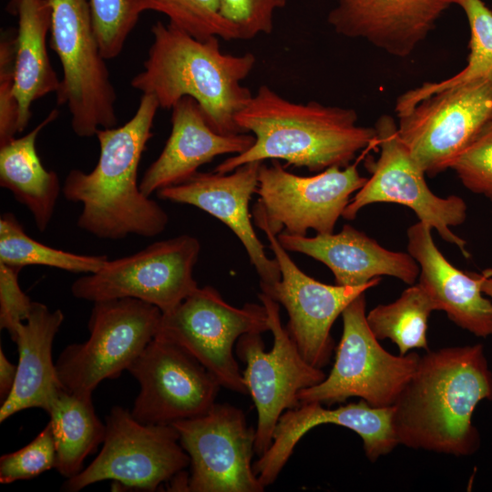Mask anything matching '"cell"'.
Returning <instances> with one entry per match:
<instances>
[{
  "mask_svg": "<svg viewBox=\"0 0 492 492\" xmlns=\"http://www.w3.org/2000/svg\"><path fill=\"white\" fill-rule=\"evenodd\" d=\"M17 364H12L0 348V399L3 403L10 395L15 382Z\"/></svg>",
  "mask_w": 492,
  "mask_h": 492,
  "instance_id": "obj_38",
  "label": "cell"
},
{
  "mask_svg": "<svg viewBox=\"0 0 492 492\" xmlns=\"http://www.w3.org/2000/svg\"><path fill=\"white\" fill-rule=\"evenodd\" d=\"M56 463V446L48 423L29 444L0 457V483L31 479L55 468Z\"/></svg>",
  "mask_w": 492,
  "mask_h": 492,
  "instance_id": "obj_33",
  "label": "cell"
},
{
  "mask_svg": "<svg viewBox=\"0 0 492 492\" xmlns=\"http://www.w3.org/2000/svg\"><path fill=\"white\" fill-rule=\"evenodd\" d=\"M453 5L456 0H336L327 21L343 36L406 57Z\"/></svg>",
  "mask_w": 492,
  "mask_h": 492,
  "instance_id": "obj_20",
  "label": "cell"
},
{
  "mask_svg": "<svg viewBox=\"0 0 492 492\" xmlns=\"http://www.w3.org/2000/svg\"><path fill=\"white\" fill-rule=\"evenodd\" d=\"M151 33L143 69L133 77L131 87L154 96L165 109L190 97L218 133H245L236 116L253 96L241 82L252 71L255 56L223 53L218 36L200 40L169 23L158 21Z\"/></svg>",
  "mask_w": 492,
  "mask_h": 492,
  "instance_id": "obj_4",
  "label": "cell"
},
{
  "mask_svg": "<svg viewBox=\"0 0 492 492\" xmlns=\"http://www.w3.org/2000/svg\"><path fill=\"white\" fill-rule=\"evenodd\" d=\"M18 0H10L9 4H8V11L10 13L13 12L14 8H15V4L17 3Z\"/></svg>",
  "mask_w": 492,
  "mask_h": 492,
  "instance_id": "obj_40",
  "label": "cell"
},
{
  "mask_svg": "<svg viewBox=\"0 0 492 492\" xmlns=\"http://www.w3.org/2000/svg\"><path fill=\"white\" fill-rule=\"evenodd\" d=\"M171 110L170 134L139 182L141 192L148 197L186 181L218 156L246 151L255 141L253 135H222L215 131L197 101L190 97H182Z\"/></svg>",
  "mask_w": 492,
  "mask_h": 492,
  "instance_id": "obj_21",
  "label": "cell"
},
{
  "mask_svg": "<svg viewBox=\"0 0 492 492\" xmlns=\"http://www.w3.org/2000/svg\"><path fill=\"white\" fill-rule=\"evenodd\" d=\"M15 36L5 33L0 42V145L18 133V106L14 94Z\"/></svg>",
  "mask_w": 492,
  "mask_h": 492,
  "instance_id": "obj_36",
  "label": "cell"
},
{
  "mask_svg": "<svg viewBox=\"0 0 492 492\" xmlns=\"http://www.w3.org/2000/svg\"><path fill=\"white\" fill-rule=\"evenodd\" d=\"M106 255H86L45 245L26 234L13 213L0 218V262L10 266L44 265L71 272L93 273L108 261Z\"/></svg>",
  "mask_w": 492,
  "mask_h": 492,
  "instance_id": "obj_30",
  "label": "cell"
},
{
  "mask_svg": "<svg viewBox=\"0 0 492 492\" xmlns=\"http://www.w3.org/2000/svg\"><path fill=\"white\" fill-rule=\"evenodd\" d=\"M56 109L23 137L0 145V185L32 214L37 229L47 228L62 190L57 174L42 164L36 149L40 131L56 120Z\"/></svg>",
  "mask_w": 492,
  "mask_h": 492,
  "instance_id": "obj_26",
  "label": "cell"
},
{
  "mask_svg": "<svg viewBox=\"0 0 492 492\" xmlns=\"http://www.w3.org/2000/svg\"><path fill=\"white\" fill-rule=\"evenodd\" d=\"M374 128L378 159H366L365 167L371 176L352 197L342 217L354 220L364 207L374 203L401 204L411 209L419 221L436 230L444 241L456 245L469 258L466 241L451 230L465 222L466 201L456 195L440 197L432 192L426 184L425 173L400 138L394 118L382 115Z\"/></svg>",
  "mask_w": 492,
  "mask_h": 492,
  "instance_id": "obj_10",
  "label": "cell"
},
{
  "mask_svg": "<svg viewBox=\"0 0 492 492\" xmlns=\"http://www.w3.org/2000/svg\"><path fill=\"white\" fill-rule=\"evenodd\" d=\"M260 229L267 237L281 272L280 281L261 288V292L283 305L289 316L285 327L302 355L310 364L323 368L333 353V323L353 300L376 286L381 278L358 286L323 283L293 262L275 233L266 227Z\"/></svg>",
  "mask_w": 492,
  "mask_h": 492,
  "instance_id": "obj_17",
  "label": "cell"
},
{
  "mask_svg": "<svg viewBox=\"0 0 492 492\" xmlns=\"http://www.w3.org/2000/svg\"><path fill=\"white\" fill-rule=\"evenodd\" d=\"M190 459V492H261L252 468L256 429L243 411L217 404L206 414L172 424Z\"/></svg>",
  "mask_w": 492,
  "mask_h": 492,
  "instance_id": "obj_14",
  "label": "cell"
},
{
  "mask_svg": "<svg viewBox=\"0 0 492 492\" xmlns=\"http://www.w3.org/2000/svg\"><path fill=\"white\" fill-rule=\"evenodd\" d=\"M64 319L61 310L51 311L46 304L33 302L28 318L13 338L18 352L17 373L10 395L1 403V423L29 408L46 412L64 388L52 358L53 342Z\"/></svg>",
  "mask_w": 492,
  "mask_h": 492,
  "instance_id": "obj_24",
  "label": "cell"
},
{
  "mask_svg": "<svg viewBox=\"0 0 492 492\" xmlns=\"http://www.w3.org/2000/svg\"><path fill=\"white\" fill-rule=\"evenodd\" d=\"M397 117L403 143L425 175L434 177L451 169L492 120V81L437 92Z\"/></svg>",
  "mask_w": 492,
  "mask_h": 492,
  "instance_id": "obj_15",
  "label": "cell"
},
{
  "mask_svg": "<svg viewBox=\"0 0 492 492\" xmlns=\"http://www.w3.org/2000/svg\"><path fill=\"white\" fill-rule=\"evenodd\" d=\"M91 19L105 59L117 57L135 27L139 13L134 0H88Z\"/></svg>",
  "mask_w": 492,
  "mask_h": 492,
  "instance_id": "obj_32",
  "label": "cell"
},
{
  "mask_svg": "<svg viewBox=\"0 0 492 492\" xmlns=\"http://www.w3.org/2000/svg\"><path fill=\"white\" fill-rule=\"evenodd\" d=\"M451 169L468 190L492 202V120L458 156Z\"/></svg>",
  "mask_w": 492,
  "mask_h": 492,
  "instance_id": "obj_34",
  "label": "cell"
},
{
  "mask_svg": "<svg viewBox=\"0 0 492 492\" xmlns=\"http://www.w3.org/2000/svg\"><path fill=\"white\" fill-rule=\"evenodd\" d=\"M134 4L139 14L161 13L169 24L198 39L240 40L237 28L221 15L219 0H134Z\"/></svg>",
  "mask_w": 492,
  "mask_h": 492,
  "instance_id": "obj_31",
  "label": "cell"
},
{
  "mask_svg": "<svg viewBox=\"0 0 492 492\" xmlns=\"http://www.w3.org/2000/svg\"><path fill=\"white\" fill-rule=\"evenodd\" d=\"M366 180L356 163L302 177L287 171L279 160L272 159L271 166L261 162L256 190L260 198L252 210L255 224L276 235L306 236L309 229L332 233L352 195Z\"/></svg>",
  "mask_w": 492,
  "mask_h": 492,
  "instance_id": "obj_11",
  "label": "cell"
},
{
  "mask_svg": "<svg viewBox=\"0 0 492 492\" xmlns=\"http://www.w3.org/2000/svg\"><path fill=\"white\" fill-rule=\"evenodd\" d=\"M128 371L139 384L130 410L147 425H172L206 414L221 387L217 379L181 346L154 337Z\"/></svg>",
  "mask_w": 492,
  "mask_h": 492,
  "instance_id": "obj_16",
  "label": "cell"
},
{
  "mask_svg": "<svg viewBox=\"0 0 492 492\" xmlns=\"http://www.w3.org/2000/svg\"><path fill=\"white\" fill-rule=\"evenodd\" d=\"M269 331L262 303L238 308L211 286L198 288L173 310L162 313L155 337L170 341L192 354L220 383L246 395L233 346L247 333Z\"/></svg>",
  "mask_w": 492,
  "mask_h": 492,
  "instance_id": "obj_8",
  "label": "cell"
},
{
  "mask_svg": "<svg viewBox=\"0 0 492 492\" xmlns=\"http://www.w3.org/2000/svg\"><path fill=\"white\" fill-rule=\"evenodd\" d=\"M50 46L63 77L57 105H67L71 127L80 138L116 127L117 94L93 28L88 0H48Z\"/></svg>",
  "mask_w": 492,
  "mask_h": 492,
  "instance_id": "obj_5",
  "label": "cell"
},
{
  "mask_svg": "<svg viewBox=\"0 0 492 492\" xmlns=\"http://www.w3.org/2000/svg\"><path fill=\"white\" fill-rule=\"evenodd\" d=\"M162 312L134 298L95 302L88 338L67 345L56 362L58 379L70 392L89 393L116 379L156 336Z\"/></svg>",
  "mask_w": 492,
  "mask_h": 492,
  "instance_id": "obj_7",
  "label": "cell"
},
{
  "mask_svg": "<svg viewBox=\"0 0 492 492\" xmlns=\"http://www.w3.org/2000/svg\"><path fill=\"white\" fill-rule=\"evenodd\" d=\"M106 432L97 457L63 490L77 492L105 480L128 488L154 491L184 471L190 459L172 425H147L129 410L113 406L106 417Z\"/></svg>",
  "mask_w": 492,
  "mask_h": 492,
  "instance_id": "obj_9",
  "label": "cell"
},
{
  "mask_svg": "<svg viewBox=\"0 0 492 492\" xmlns=\"http://www.w3.org/2000/svg\"><path fill=\"white\" fill-rule=\"evenodd\" d=\"M261 164L249 162L229 173L198 171L186 181L160 189L157 194L162 200L195 206L227 225L241 241L260 277V287L264 288L279 282L281 272L275 258L267 256L249 211Z\"/></svg>",
  "mask_w": 492,
  "mask_h": 492,
  "instance_id": "obj_19",
  "label": "cell"
},
{
  "mask_svg": "<svg viewBox=\"0 0 492 492\" xmlns=\"http://www.w3.org/2000/svg\"><path fill=\"white\" fill-rule=\"evenodd\" d=\"M21 270L0 262V327L12 340L18 326L28 318L33 304L19 285Z\"/></svg>",
  "mask_w": 492,
  "mask_h": 492,
  "instance_id": "obj_37",
  "label": "cell"
},
{
  "mask_svg": "<svg viewBox=\"0 0 492 492\" xmlns=\"http://www.w3.org/2000/svg\"><path fill=\"white\" fill-rule=\"evenodd\" d=\"M357 121L352 108L317 101L295 103L261 85L236 116L237 125L252 133L254 143L220 162L214 171L229 173L243 164L266 159H282L311 172L344 168L361 150L376 143L374 127Z\"/></svg>",
  "mask_w": 492,
  "mask_h": 492,
  "instance_id": "obj_3",
  "label": "cell"
},
{
  "mask_svg": "<svg viewBox=\"0 0 492 492\" xmlns=\"http://www.w3.org/2000/svg\"><path fill=\"white\" fill-rule=\"evenodd\" d=\"M456 5L464 11L470 29L466 67L444 80L424 83L403 93L395 103L397 116L437 92L492 81V11L482 0H456Z\"/></svg>",
  "mask_w": 492,
  "mask_h": 492,
  "instance_id": "obj_28",
  "label": "cell"
},
{
  "mask_svg": "<svg viewBox=\"0 0 492 492\" xmlns=\"http://www.w3.org/2000/svg\"><path fill=\"white\" fill-rule=\"evenodd\" d=\"M221 15L238 30L240 40H250L273 29L274 14L287 0H219Z\"/></svg>",
  "mask_w": 492,
  "mask_h": 492,
  "instance_id": "obj_35",
  "label": "cell"
},
{
  "mask_svg": "<svg viewBox=\"0 0 492 492\" xmlns=\"http://www.w3.org/2000/svg\"><path fill=\"white\" fill-rule=\"evenodd\" d=\"M272 347L265 351L261 333L242 334L236 343V354L246 364L243 383L257 410L255 453L261 456L272 445V435L281 415L300 405L298 394L322 382L326 374L310 364L302 355L280 317L279 302L261 292Z\"/></svg>",
  "mask_w": 492,
  "mask_h": 492,
  "instance_id": "obj_13",
  "label": "cell"
},
{
  "mask_svg": "<svg viewBox=\"0 0 492 492\" xmlns=\"http://www.w3.org/2000/svg\"><path fill=\"white\" fill-rule=\"evenodd\" d=\"M46 413L50 416L56 452V469L70 478L83 469L84 460L103 443L106 425L97 417L92 394L63 388Z\"/></svg>",
  "mask_w": 492,
  "mask_h": 492,
  "instance_id": "obj_27",
  "label": "cell"
},
{
  "mask_svg": "<svg viewBox=\"0 0 492 492\" xmlns=\"http://www.w3.org/2000/svg\"><path fill=\"white\" fill-rule=\"evenodd\" d=\"M393 407H374L364 400L330 409L317 402L300 404L279 418L270 447L252 464L264 487L272 484L292 456L301 438L324 424L343 426L363 440L367 458L374 462L393 451L398 442L392 424Z\"/></svg>",
  "mask_w": 492,
  "mask_h": 492,
  "instance_id": "obj_18",
  "label": "cell"
},
{
  "mask_svg": "<svg viewBox=\"0 0 492 492\" xmlns=\"http://www.w3.org/2000/svg\"><path fill=\"white\" fill-rule=\"evenodd\" d=\"M492 401V372L482 344L426 351L396 402L393 429L399 445L469 456L480 446L472 417Z\"/></svg>",
  "mask_w": 492,
  "mask_h": 492,
  "instance_id": "obj_1",
  "label": "cell"
},
{
  "mask_svg": "<svg viewBox=\"0 0 492 492\" xmlns=\"http://www.w3.org/2000/svg\"><path fill=\"white\" fill-rule=\"evenodd\" d=\"M407 251L420 268L419 284L428 292L437 311L478 337L492 335V301L482 291V274L467 273L452 265L436 247L432 228L418 221L407 230Z\"/></svg>",
  "mask_w": 492,
  "mask_h": 492,
  "instance_id": "obj_23",
  "label": "cell"
},
{
  "mask_svg": "<svg viewBox=\"0 0 492 492\" xmlns=\"http://www.w3.org/2000/svg\"><path fill=\"white\" fill-rule=\"evenodd\" d=\"M492 273L487 275L483 283H482V291L492 301Z\"/></svg>",
  "mask_w": 492,
  "mask_h": 492,
  "instance_id": "obj_39",
  "label": "cell"
},
{
  "mask_svg": "<svg viewBox=\"0 0 492 492\" xmlns=\"http://www.w3.org/2000/svg\"><path fill=\"white\" fill-rule=\"evenodd\" d=\"M277 237L286 251L308 255L326 265L337 285H363L384 275L412 285L419 277V265L408 252L387 250L348 224L338 233L306 237L281 232Z\"/></svg>",
  "mask_w": 492,
  "mask_h": 492,
  "instance_id": "obj_22",
  "label": "cell"
},
{
  "mask_svg": "<svg viewBox=\"0 0 492 492\" xmlns=\"http://www.w3.org/2000/svg\"><path fill=\"white\" fill-rule=\"evenodd\" d=\"M159 105L142 94L133 117L120 127L99 128V157L90 172L70 170L62 186L64 197L82 205L77 225L103 240L128 235L154 237L166 228L169 217L155 200L144 195L138 169Z\"/></svg>",
  "mask_w": 492,
  "mask_h": 492,
  "instance_id": "obj_2",
  "label": "cell"
},
{
  "mask_svg": "<svg viewBox=\"0 0 492 492\" xmlns=\"http://www.w3.org/2000/svg\"><path fill=\"white\" fill-rule=\"evenodd\" d=\"M436 305L419 283L412 284L393 302L379 304L366 314L378 340L390 339L404 355L413 349L428 351V319Z\"/></svg>",
  "mask_w": 492,
  "mask_h": 492,
  "instance_id": "obj_29",
  "label": "cell"
},
{
  "mask_svg": "<svg viewBox=\"0 0 492 492\" xmlns=\"http://www.w3.org/2000/svg\"><path fill=\"white\" fill-rule=\"evenodd\" d=\"M12 14L18 16L14 94L18 106V133H21L31 118L32 104L56 93L60 80L46 49V36L51 26L48 0H18Z\"/></svg>",
  "mask_w": 492,
  "mask_h": 492,
  "instance_id": "obj_25",
  "label": "cell"
},
{
  "mask_svg": "<svg viewBox=\"0 0 492 492\" xmlns=\"http://www.w3.org/2000/svg\"><path fill=\"white\" fill-rule=\"evenodd\" d=\"M200 251V241L186 234L156 241L134 254L108 260L97 272L77 279L71 292L93 302L134 298L167 313L199 288L193 269Z\"/></svg>",
  "mask_w": 492,
  "mask_h": 492,
  "instance_id": "obj_12",
  "label": "cell"
},
{
  "mask_svg": "<svg viewBox=\"0 0 492 492\" xmlns=\"http://www.w3.org/2000/svg\"><path fill=\"white\" fill-rule=\"evenodd\" d=\"M364 293L342 313L343 333L330 374L300 391V404L332 405L359 397L374 407H389L414 375L421 355H394L382 347L367 323Z\"/></svg>",
  "mask_w": 492,
  "mask_h": 492,
  "instance_id": "obj_6",
  "label": "cell"
}]
</instances>
